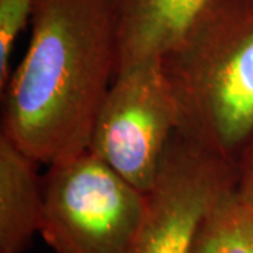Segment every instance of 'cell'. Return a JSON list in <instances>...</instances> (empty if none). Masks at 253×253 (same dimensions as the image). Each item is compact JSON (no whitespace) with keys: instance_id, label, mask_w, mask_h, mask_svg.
I'll return each mask as SVG.
<instances>
[{"instance_id":"4","label":"cell","mask_w":253,"mask_h":253,"mask_svg":"<svg viewBox=\"0 0 253 253\" xmlns=\"http://www.w3.org/2000/svg\"><path fill=\"white\" fill-rule=\"evenodd\" d=\"M177 116L161 59L116 75L91 131L89 151L135 187L152 189Z\"/></svg>"},{"instance_id":"6","label":"cell","mask_w":253,"mask_h":253,"mask_svg":"<svg viewBox=\"0 0 253 253\" xmlns=\"http://www.w3.org/2000/svg\"><path fill=\"white\" fill-rule=\"evenodd\" d=\"M208 0H116V75L161 59Z\"/></svg>"},{"instance_id":"1","label":"cell","mask_w":253,"mask_h":253,"mask_svg":"<svg viewBox=\"0 0 253 253\" xmlns=\"http://www.w3.org/2000/svg\"><path fill=\"white\" fill-rule=\"evenodd\" d=\"M116 66V0H37L1 132L46 166L87 151Z\"/></svg>"},{"instance_id":"8","label":"cell","mask_w":253,"mask_h":253,"mask_svg":"<svg viewBox=\"0 0 253 253\" xmlns=\"http://www.w3.org/2000/svg\"><path fill=\"white\" fill-rule=\"evenodd\" d=\"M191 253H253V208L236 189L208 211Z\"/></svg>"},{"instance_id":"10","label":"cell","mask_w":253,"mask_h":253,"mask_svg":"<svg viewBox=\"0 0 253 253\" xmlns=\"http://www.w3.org/2000/svg\"><path fill=\"white\" fill-rule=\"evenodd\" d=\"M235 166L236 191L239 197L253 208V135L241 151Z\"/></svg>"},{"instance_id":"3","label":"cell","mask_w":253,"mask_h":253,"mask_svg":"<svg viewBox=\"0 0 253 253\" xmlns=\"http://www.w3.org/2000/svg\"><path fill=\"white\" fill-rule=\"evenodd\" d=\"M146 200L87 149L48 165L38 234L55 253H126Z\"/></svg>"},{"instance_id":"2","label":"cell","mask_w":253,"mask_h":253,"mask_svg":"<svg viewBox=\"0 0 253 253\" xmlns=\"http://www.w3.org/2000/svg\"><path fill=\"white\" fill-rule=\"evenodd\" d=\"M161 65L176 134L235 163L253 135V0H208Z\"/></svg>"},{"instance_id":"7","label":"cell","mask_w":253,"mask_h":253,"mask_svg":"<svg viewBox=\"0 0 253 253\" xmlns=\"http://www.w3.org/2000/svg\"><path fill=\"white\" fill-rule=\"evenodd\" d=\"M38 165L0 132V253H23L40 232L42 177Z\"/></svg>"},{"instance_id":"9","label":"cell","mask_w":253,"mask_h":253,"mask_svg":"<svg viewBox=\"0 0 253 253\" xmlns=\"http://www.w3.org/2000/svg\"><path fill=\"white\" fill-rule=\"evenodd\" d=\"M37 0H0V87L11 75V54L20 34L27 27Z\"/></svg>"},{"instance_id":"5","label":"cell","mask_w":253,"mask_h":253,"mask_svg":"<svg viewBox=\"0 0 253 253\" xmlns=\"http://www.w3.org/2000/svg\"><path fill=\"white\" fill-rule=\"evenodd\" d=\"M234 189L235 163L174 134L126 253H191L208 211Z\"/></svg>"}]
</instances>
